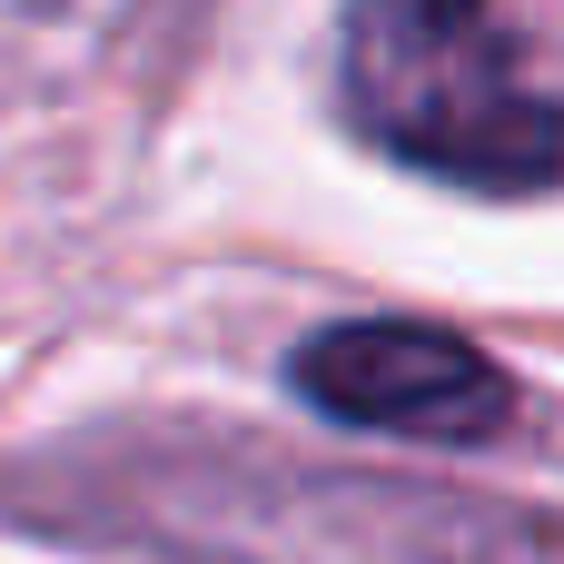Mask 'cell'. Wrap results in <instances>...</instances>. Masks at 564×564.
<instances>
[{
    "label": "cell",
    "instance_id": "2",
    "mask_svg": "<svg viewBox=\"0 0 564 564\" xmlns=\"http://www.w3.org/2000/svg\"><path fill=\"white\" fill-rule=\"evenodd\" d=\"M288 387L367 436H406V446H496L516 426V377L466 347L456 327H416V317H347L317 327L288 357Z\"/></svg>",
    "mask_w": 564,
    "mask_h": 564
},
{
    "label": "cell",
    "instance_id": "1",
    "mask_svg": "<svg viewBox=\"0 0 564 564\" xmlns=\"http://www.w3.org/2000/svg\"><path fill=\"white\" fill-rule=\"evenodd\" d=\"M347 119L456 188L525 198L564 178V109L525 79L506 0H347Z\"/></svg>",
    "mask_w": 564,
    "mask_h": 564
}]
</instances>
